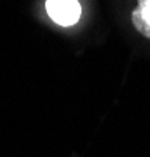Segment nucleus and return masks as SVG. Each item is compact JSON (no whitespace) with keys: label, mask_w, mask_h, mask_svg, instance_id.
<instances>
[{"label":"nucleus","mask_w":150,"mask_h":157,"mask_svg":"<svg viewBox=\"0 0 150 157\" xmlns=\"http://www.w3.org/2000/svg\"><path fill=\"white\" fill-rule=\"evenodd\" d=\"M45 8L48 16L59 25H72L80 19L81 6L77 0H47Z\"/></svg>","instance_id":"obj_1"},{"label":"nucleus","mask_w":150,"mask_h":157,"mask_svg":"<svg viewBox=\"0 0 150 157\" xmlns=\"http://www.w3.org/2000/svg\"><path fill=\"white\" fill-rule=\"evenodd\" d=\"M131 22L142 36L150 39V0H138V6L131 13Z\"/></svg>","instance_id":"obj_2"}]
</instances>
